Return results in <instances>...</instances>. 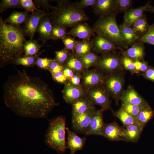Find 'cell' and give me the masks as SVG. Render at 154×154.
Segmentation results:
<instances>
[{"label":"cell","mask_w":154,"mask_h":154,"mask_svg":"<svg viewBox=\"0 0 154 154\" xmlns=\"http://www.w3.org/2000/svg\"><path fill=\"white\" fill-rule=\"evenodd\" d=\"M96 0H81L76 3L79 8L83 9L89 6L92 7L95 4Z\"/></svg>","instance_id":"47"},{"label":"cell","mask_w":154,"mask_h":154,"mask_svg":"<svg viewBox=\"0 0 154 154\" xmlns=\"http://www.w3.org/2000/svg\"><path fill=\"white\" fill-rule=\"evenodd\" d=\"M123 70L116 72L106 76L103 86L117 104L120 100L124 90L125 75Z\"/></svg>","instance_id":"6"},{"label":"cell","mask_w":154,"mask_h":154,"mask_svg":"<svg viewBox=\"0 0 154 154\" xmlns=\"http://www.w3.org/2000/svg\"><path fill=\"white\" fill-rule=\"evenodd\" d=\"M39 55L31 56H23L18 58L12 62L16 65H21L27 67L33 66L35 65Z\"/></svg>","instance_id":"34"},{"label":"cell","mask_w":154,"mask_h":154,"mask_svg":"<svg viewBox=\"0 0 154 154\" xmlns=\"http://www.w3.org/2000/svg\"><path fill=\"white\" fill-rule=\"evenodd\" d=\"M66 28L62 26L52 25L51 33L52 39L54 40L62 39L68 35V32L66 31Z\"/></svg>","instance_id":"35"},{"label":"cell","mask_w":154,"mask_h":154,"mask_svg":"<svg viewBox=\"0 0 154 154\" xmlns=\"http://www.w3.org/2000/svg\"><path fill=\"white\" fill-rule=\"evenodd\" d=\"M68 35L73 37H77L84 40H90L91 37L94 35L92 28L86 23H79L73 27L68 32Z\"/></svg>","instance_id":"19"},{"label":"cell","mask_w":154,"mask_h":154,"mask_svg":"<svg viewBox=\"0 0 154 154\" xmlns=\"http://www.w3.org/2000/svg\"><path fill=\"white\" fill-rule=\"evenodd\" d=\"M123 127H120L115 121L105 123L101 136L112 141H123L121 137Z\"/></svg>","instance_id":"21"},{"label":"cell","mask_w":154,"mask_h":154,"mask_svg":"<svg viewBox=\"0 0 154 154\" xmlns=\"http://www.w3.org/2000/svg\"><path fill=\"white\" fill-rule=\"evenodd\" d=\"M23 9L20 0H2L0 4V12L2 13L10 8Z\"/></svg>","instance_id":"39"},{"label":"cell","mask_w":154,"mask_h":154,"mask_svg":"<svg viewBox=\"0 0 154 154\" xmlns=\"http://www.w3.org/2000/svg\"><path fill=\"white\" fill-rule=\"evenodd\" d=\"M92 49L97 53L105 54L114 52L119 49L117 46L109 38L97 35L91 40Z\"/></svg>","instance_id":"10"},{"label":"cell","mask_w":154,"mask_h":154,"mask_svg":"<svg viewBox=\"0 0 154 154\" xmlns=\"http://www.w3.org/2000/svg\"><path fill=\"white\" fill-rule=\"evenodd\" d=\"M96 66L102 71L110 74L123 70L122 55L114 52L103 54Z\"/></svg>","instance_id":"7"},{"label":"cell","mask_w":154,"mask_h":154,"mask_svg":"<svg viewBox=\"0 0 154 154\" xmlns=\"http://www.w3.org/2000/svg\"><path fill=\"white\" fill-rule=\"evenodd\" d=\"M123 128L121 137L123 141L131 142H137L138 140L143 128L137 124L130 125Z\"/></svg>","instance_id":"23"},{"label":"cell","mask_w":154,"mask_h":154,"mask_svg":"<svg viewBox=\"0 0 154 154\" xmlns=\"http://www.w3.org/2000/svg\"><path fill=\"white\" fill-rule=\"evenodd\" d=\"M67 133V148L70 151V154H75L78 150H81L83 148L86 142V136L80 137L75 132H73L67 127L66 128Z\"/></svg>","instance_id":"18"},{"label":"cell","mask_w":154,"mask_h":154,"mask_svg":"<svg viewBox=\"0 0 154 154\" xmlns=\"http://www.w3.org/2000/svg\"><path fill=\"white\" fill-rule=\"evenodd\" d=\"M102 109L96 110L92 117L84 135L102 136L105 123Z\"/></svg>","instance_id":"12"},{"label":"cell","mask_w":154,"mask_h":154,"mask_svg":"<svg viewBox=\"0 0 154 154\" xmlns=\"http://www.w3.org/2000/svg\"><path fill=\"white\" fill-rule=\"evenodd\" d=\"M150 6V3L148 2L144 5L130 9L124 13L122 24L126 26H131L135 21L143 15L144 11L147 10Z\"/></svg>","instance_id":"20"},{"label":"cell","mask_w":154,"mask_h":154,"mask_svg":"<svg viewBox=\"0 0 154 154\" xmlns=\"http://www.w3.org/2000/svg\"><path fill=\"white\" fill-rule=\"evenodd\" d=\"M49 16L46 15L41 18L37 28V32L39 35L40 39L44 44L47 40L52 39V25Z\"/></svg>","instance_id":"17"},{"label":"cell","mask_w":154,"mask_h":154,"mask_svg":"<svg viewBox=\"0 0 154 154\" xmlns=\"http://www.w3.org/2000/svg\"><path fill=\"white\" fill-rule=\"evenodd\" d=\"M145 106H139L132 105L125 102L121 101V108L136 119L140 110Z\"/></svg>","instance_id":"36"},{"label":"cell","mask_w":154,"mask_h":154,"mask_svg":"<svg viewBox=\"0 0 154 154\" xmlns=\"http://www.w3.org/2000/svg\"><path fill=\"white\" fill-rule=\"evenodd\" d=\"M119 26L121 34L129 46L137 42L140 37L135 32L132 26H126L123 24Z\"/></svg>","instance_id":"25"},{"label":"cell","mask_w":154,"mask_h":154,"mask_svg":"<svg viewBox=\"0 0 154 154\" xmlns=\"http://www.w3.org/2000/svg\"><path fill=\"white\" fill-rule=\"evenodd\" d=\"M5 105L17 115L33 119L46 118L58 104L47 84L25 70H17L3 85Z\"/></svg>","instance_id":"1"},{"label":"cell","mask_w":154,"mask_h":154,"mask_svg":"<svg viewBox=\"0 0 154 154\" xmlns=\"http://www.w3.org/2000/svg\"><path fill=\"white\" fill-rule=\"evenodd\" d=\"M134 63L135 69L138 73L140 72L143 73L146 71L149 68L148 64L147 62L144 60L134 61Z\"/></svg>","instance_id":"46"},{"label":"cell","mask_w":154,"mask_h":154,"mask_svg":"<svg viewBox=\"0 0 154 154\" xmlns=\"http://www.w3.org/2000/svg\"><path fill=\"white\" fill-rule=\"evenodd\" d=\"M106 77L98 71L94 70L89 71L83 76V84L88 88L103 85Z\"/></svg>","instance_id":"15"},{"label":"cell","mask_w":154,"mask_h":154,"mask_svg":"<svg viewBox=\"0 0 154 154\" xmlns=\"http://www.w3.org/2000/svg\"><path fill=\"white\" fill-rule=\"evenodd\" d=\"M35 4L38 6H41L44 10L48 11L50 9L52 10L54 7L51 6L48 3V0H34Z\"/></svg>","instance_id":"49"},{"label":"cell","mask_w":154,"mask_h":154,"mask_svg":"<svg viewBox=\"0 0 154 154\" xmlns=\"http://www.w3.org/2000/svg\"><path fill=\"white\" fill-rule=\"evenodd\" d=\"M100 85L93 87L88 92L86 97L93 105H98L102 107L104 111L110 109V96L104 86Z\"/></svg>","instance_id":"8"},{"label":"cell","mask_w":154,"mask_h":154,"mask_svg":"<svg viewBox=\"0 0 154 154\" xmlns=\"http://www.w3.org/2000/svg\"><path fill=\"white\" fill-rule=\"evenodd\" d=\"M142 75L145 78L149 80L154 82V69L149 66L148 69Z\"/></svg>","instance_id":"50"},{"label":"cell","mask_w":154,"mask_h":154,"mask_svg":"<svg viewBox=\"0 0 154 154\" xmlns=\"http://www.w3.org/2000/svg\"><path fill=\"white\" fill-rule=\"evenodd\" d=\"M92 7L94 13L99 17L108 16L116 11L115 0H96Z\"/></svg>","instance_id":"13"},{"label":"cell","mask_w":154,"mask_h":154,"mask_svg":"<svg viewBox=\"0 0 154 154\" xmlns=\"http://www.w3.org/2000/svg\"><path fill=\"white\" fill-rule=\"evenodd\" d=\"M64 68L63 64L54 59L50 63L48 70L51 73H54L62 71Z\"/></svg>","instance_id":"45"},{"label":"cell","mask_w":154,"mask_h":154,"mask_svg":"<svg viewBox=\"0 0 154 154\" xmlns=\"http://www.w3.org/2000/svg\"><path fill=\"white\" fill-rule=\"evenodd\" d=\"M83 67L88 68L92 66H96L100 58V57L91 52L79 58Z\"/></svg>","instance_id":"32"},{"label":"cell","mask_w":154,"mask_h":154,"mask_svg":"<svg viewBox=\"0 0 154 154\" xmlns=\"http://www.w3.org/2000/svg\"><path fill=\"white\" fill-rule=\"evenodd\" d=\"M23 28L5 23L0 18V57L1 65L10 64L24 55L26 41Z\"/></svg>","instance_id":"2"},{"label":"cell","mask_w":154,"mask_h":154,"mask_svg":"<svg viewBox=\"0 0 154 154\" xmlns=\"http://www.w3.org/2000/svg\"><path fill=\"white\" fill-rule=\"evenodd\" d=\"M113 112L114 115L121 121L124 127L137 124L136 119L121 108L117 111Z\"/></svg>","instance_id":"31"},{"label":"cell","mask_w":154,"mask_h":154,"mask_svg":"<svg viewBox=\"0 0 154 154\" xmlns=\"http://www.w3.org/2000/svg\"><path fill=\"white\" fill-rule=\"evenodd\" d=\"M81 78L80 74L77 72L70 80L71 84L75 86H79Z\"/></svg>","instance_id":"51"},{"label":"cell","mask_w":154,"mask_h":154,"mask_svg":"<svg viewBox=\"0 0 154 154\" xmlns=\"http://www.w3.org/2000/svg\"><path fill=\"white\" fill-rule=\"evenodd\" d=\"M53 60L47 58H40L38 57L37 59L35 65L40 68L48 70L50 64Z\"/></svg>","instance_id":"43"},{"label":"cell","mask_w":154,"mask_h":154,"mask_svg":"<svg viewBox=\"0 0 154 154\" xmlns=\"http://www.w3.org/2000/svg\"><path fill=\"white\" fill-rule=\"evenodd\" d=\"M55 1L57 5L52 10L50 17L52 25L73 27L88 20L83 9L78 7L76 3L68 0Z\"/></svg>","instance_id":"3"},{"label":"cell","mask_w":154,"mask_h":154,"mask_svg":"<svg viewBox=\"0 0 154 154\" xmlns=\"http://www.w3.org/2000/svg\"><path fill=\"white\" fill-rule=\"evenodd\" d=\"M154 116V111L148 104L140 110L136 118L137 125L144 128Z\"/></svg>","instance_id":"26"},{"label":"cell","mask_w":154,"mask_h":154,"mask_svg":"<svg viewBox=\"0 0 154 154\" xmlns=\"http://www.w3.org/2000/svg\"><path fill=\"white\" fill-rule=\"evenodd\" d=\"M63 72L67 79L70 80L74 75L73 71L67 67L64 68Z\"/></svg>","instance_id":"52"},{"label":"cell","mask_w":154,"mask_h":154,"mask_svg":"<svg viewBox=\"0 0 154 154\" xmlns=\"http://www.w3.org/2000/svg\"><path fill=\"white\" fill-rule=\"evenodd\" d=\"M72 105V116L82 114L95 108L86 97L77 100L74 102Z\"/></svg>","instance_id":"24"},{"label":"cell","mask_w":154,"mask_h":154,"mask_svg":"<svg viewBox=\"0 0 154 154\" xmlns=\"http://www.w3.org/2000/svg\"><path fill=\"white\" fill-rule=\"evenodd\" d=\"M51 13H47L44 11H35L28 15L23 28L26 35L33 40L37 28L42 18L46 15H51Z\"/></svg>","instance_id":"9"},{"label":"cell","mask_w":154,"mask_h":154,"mask_svg":"<svg viewBox=\"0 0 154 154\" xmlns=\"http://www.w3.org/2000/svg\"><path fill=\"white\" fill-rule=\"evenodd\" d=\"M66 66L77 73L82 71L84 68L79 58L72 53L69 54Z\"/></svg>","instance_id":"33"},{"label":"cell","mask_w":154,"mask_h":154,"mask_svg":"<svg viewBox=\"0 0 154 154\" xmlns=\"http://www.w3.org/2000/svg\"><path fill=\"white\" fill-rule=\"evenodd\" d=\"M150 25L147 21V18L144 14L141 18L135 21L131 26L136 33L140 37L148 30Z\"/></svg>","instance_id":"30"},{"label":"cell","mask_w":154,"mask_h":154,"mask_svg":"<svg viewBox=\"0 0 154 154\" xmlns=\"http://www.w3.org/2000/svg\"><path fill=\"white\" fill-rule=\"evenodd\" d=\"M96 110L94 108L82 114L72 116V128L76 133L84 134Z\"/></svg>","instance_id":"11"},{"label":"cell","mask_w":154,"mask_h":154,"mask_svg":"<svg viewBox=\"0 0 154 154\" xmlns=\"http://www.w3.org/2000/svg\"><path fill=\"white\" fill-rule=\"evenodd\" d=\"M51 74L54 79L59 83H64L67 80L63 73V71L54 73Z\"/></svg>","instance_id":"48"},{"label":"cell","mask_w":154,"mask_h":154,"mask_svg":"<svg viewBox=\"0 0 154 154\" xmlns=\"http://www.w3.org/2000/svg\"><path fill=\"white\" fill-rule=\"evenodd\" d=\"M92 49V43L89 40H84L82 41H77L74 53L78 58L83 56L91 52Z\"/></svg>","instance_id":"28"},{"label":"cell","mask_w":154,"mask_h":154,"mask_svg":"<svg viewBox=\"0 0 154 154\" xmlns=\"http://www.w3.org/2000/svg\"><path fill=\"white\" fill-rule=\"evenodd\" d=\"M62 93L66 102L71 104L77 100L85 97V94L82 88L80 86H75L72 84H66Z\"/></svg>","instance_id":"16"},{"label":"cell","mask_w":154,"mask_h":154,"mask_svg":"<svg viewBox=\"0 0 154 154\" xmlns=\"http://www.w3.org/2000/svg\"><path fill=\"white\" fill-rule=\"evenodd\" d=\"M137 41L154 45V24L149 26L147 31L140 36Z\"/></svg>","instance_id":"37"},{"label":"cell","mask_w":154,"mask_h":154,"mask_svg":"<svg viewBox=\"0 0 154 154\" xmlns=\"http://www.w3.org/2000/svg\"><path fill=\"white\" fill-rule=\"evenodd\" d=\"M61 40L65 46L64 48L68 50L71 51L72 53H74L77 41L69 35L64 37Z\"/></svg>","instance_id":"42"},{"label":"cell","mask_w":154,"mask_h":154,"mask_svg":"<svg viewBox=\"0 0 154 154\" xmlns=\"http://www.w3.org/2000/svg\"><path fill=\"white\" fill-rule=\"evenodd\" d=\"M42 46L35 40H26L24 46V56H34L39 54L38 52Z\"/></svg>","instance_id":"29"},{"label":"cell","mask_w":154,"mask_h":154,"mask_svg":"<svg viewBox=\"0 0 154 154\" xmlns=\"http://www.w3.org/2000/svg\"><path fill=\"white\" fill-rule=\"evenodd\" d=\"M147 10L149 11L152 12L154 13V7H151L150 6L149 8Z\"/></svg>","instance_id":"53"},{"label":"cell","mask_w":154,"mask_h":154,"mask_svg":"<svg viewBox=\"0 0 154 154\" xmlns=\"http://www.w3.org/2000/svg\"><path fill=\"white\" fill-rule=\"evenodd\" d=\"M121 50L122 54L133 61L144 60L145 52L143 42L137 41L125 50Z\"/></svg>","instance_id":"22"},{"label":"cell","mask_w":154,"mask_h":154,"mask_svg":"<svg viewBox=\"0 0 154 154\" xmlns=\"http://www.w3.org/2000/svg\"><path fill=\"white\" fill-rule=\"evenodd\" d=\"M68 50L64 48L61 50L55 52V58L54 59L60 63L63 64L66 63L70 54Z\"/></svg>","instance_id":"41"},{"label":"cell","mask_w":154,"mask_h":154,"mask_svg":"<svg viewBox=\"0 0 154 154\" xmlns=\"http://www.w3.org/2000/svg\"><path fill=\"white\" fill-rule=\"evenodd\" d=\"M121 54L122 63L123 68L130 71L131 74L138 73L136 70L134 61Z\"/></svg>","instance_id":"40"},{"label":"cell","mask_w":154,"mask_h":154,"mask_svg":"<svg viewBox=\"0 0 154 154\" xmlns=\"http://www.w3.org/2000/svg\"><path fill=\"white\" fill-rule=\"evenodd\" d=\"M115 11L108 16L99 17L92 27L97 35L105 37L113 42L120 50L129 48L122 37L116 21Z\"/></svg>","instance_id":"4"},{"label":"cell","mask_w":154,"mask_h":154,"mask_svg":"<svg viewBox=\"0 0 154 154\" xmlns=\"http://www.w3.org/2000/svg\"><path fill=\"white\" fill-rule=\"evenodd\" d=\"M28 11L26 10L22 12L14 11L4 21L9 24L19 26L25 23L28 15Z\"/></svg>","instance_id":"27"},{"label":"cell","mask_w":154,"mask_h":154,"mask_svg":"<svg viewBox=\"0 0 154 154\" xmlns=\"http://www.w3.org/2000/svg\"><path fill=\"white\" fill-rule=\"evenodd\" d=\"M132 0H115L116 10L117 13H125L130 9L133 3Z\"/></svg>","instance_id":"38"},{"label":"cell","mask_w":154,"mask_h":154,"mask_svg":"<svg viewBox=\"0 0 154 154\" xmlns=\"http://www.w3.org/2000/svg\"><path fill=\"white\" fill-rule=\"evenodd\" d=\"M120 100L132 105L141 106L148 104L133 87L130 85L124 90Z\"/></svg>","instance_id":"14"},{"label":"cell","mask_w":154,"mask_h":154,"mask_svg":"<svg viewBox=\"0 0 154 154\" xmlns=\"http://www.w3.org/2000/svg\"><path fill=\"white\" fill-rule=\"evenodd\" d=\"M20 1L23 8L28 12H33L36 10L42 11L38 9L36 7L35 4L32 0H20Z\"/></svg>","instance_id":"44"},{"label":"cell","mask_w":154,"mask_h":154,"mask_svg":"<svg viewBox=\"0 0 154 154\" xmlns=\"http://www.w3.org/2000/svg\"><path fill=\"white\" fill-rule=\"evenodd\" d=\"M66 118L59 116L49 121L44 135L45 144L58 153H64L67 148L65 141Z\"/></svg>","instance_id":"5"}]
</instances>
